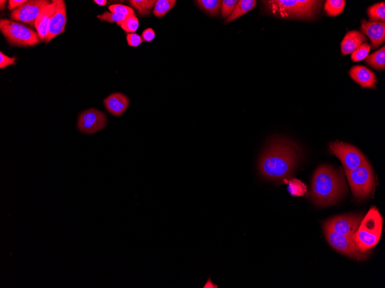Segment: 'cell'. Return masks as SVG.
<instances>
[{"label": "cell", "mask_w": 385, "mask_h": 288, "mask_svg": "<svg viewBox=\"0 0 385 288\" xmlns=\"http://www.w3.org/2000/svg\"><path fill=\"white\" fill-rule=\"evenodd\" d=\"M300 148L285 139L270 141L261 155L259 170L263 178L282 182L289 179L300 158Z\"/></svg>", "instance_id": "1"}, {"label": "cell", "mask_w": 385, "mask_h": 288, "mask_svg": "<svg viewBox=\"0 0 385 288\" xmlns=\"http://www.w3.org/2000/svg\"><path fill=\"white\" fill-rule=\"evenodd\" d=\"M347 185L342 171L322 165L314 172L311 182V197L313 202L326 207L337 202L345 195Z\"/></svg>", "instance_id": "2"}, {"label": "cell", "mask_w": 385, "mask_h": 288, "mask_svg": "<svg viewBox=\"0 0 385 288\" xmlns=\"http://www.w3.org/2000/svg\"><path fill=\"white\" fill-rule=\"evenodd\" d=\"M267 13L282 19L313 18L317 15L322 2L311 0H270L263 1Z\"/></svg>", "instance_id": "3"}, {"label": "cell", "mask_w": 385, "mask_h": 288, "mask_svg": "<svg viewBox=\"0 0 385 288\" xmlns=\"http://www.w3.org/2000/svg\"><path fill=\"white\" fill-rule=\"evenodd\" d=\"M383 218L378 209L371 207L360 223L355 241L363 252H368L378 244L381 238Z\"/></svg>", "instance_id": "4"}, {"label": "cell", "mask_w": 385, "mask_h": 288, "mask_svg": "<svg viewBox=\"0 0 385 288\" xmlns=\"http://www.w3.org/2000/svg\"><path fill=\"white\" fill-rule=\"evenodd\" d=\"M345 174L352 193L356 199H366L374 191L375 181L373 172L368 161L355 169L345 170Z\"/></svg>", "instance_id": "5"}, {"label": "cell", "mask_w": 385, "mask_h": 288, "mask_svg": "<svg viewBox=\"0 0 385 288\" xmlns=\"http://www.w3.org/2000/svg\"><path fill=\"white\" fill-rule=\"evenodd\" d=\"M0 30L12 46H34L40 42L38 33L22 24L12 20L2 19Z\"/></svg>", "instance_id": "6"}, {"label": "cell", "mask_w": 385, "mask_h": 288, "mask_svg": "<svg viewBox=\"0 0 385 288\" xmlns=\"http://www.w3.org/2000/svg\"><path fill=\"white\" fill-rule=\"evenodd\" d=\"M323 228L327 242L338 252L359 261H365L369 257L368 252L359 249L355 238L341 235L329 228Z\"/></svg>", "instance_id": "7"}, {"label": "cell", "mask_w": 385, "mask_h": 288, "mask_svg": "<svg viewBox=\"0 0 385 288\" xmlns=\"http://www.w3.org/2000/svg\"><path fill=\"white\" fill-rule=\"evenodd\" d=\"M329 151L341 160L345 170L355 169L368 161L357 148L346 143L334 142L330 143Z\"/></svg>", "instance_id": "8"}, {"label": "cell", "mask_w": 385, "mask_h": 288, "mask_svg": "<svg viewBox=\"0 0 385 288\" xmlns=\"http://www.w3.org/2000/svg\"><path fill=\"white\" fill-rule=\"evenodd\" d=\"M362 219L361 215L355 214L339 215L327 220L323 223V227L329 228L342 236L355 238Z\"/></svg>", "instance_id": "9"}, {"label": "cell", "mask_w": 385, "mask_h": 288, "mask_svg": "<svg viewBox=\"0 0 385 288\" xmlns=\"http://www.w3.org/2000/svg\"><path fill=\"white\" fill-rule=\"evenodd\" d=\"M51 3L47 0H30L12 11L11 18L16 21L35 27L36 19L40 12Z\"/></svg>", "instance_id": "10"}, {"label": "cell", "mask_w": 385, "mask_h": 288, "mask_svg": "<svg viewBox=\"0 0 385 288\" xmlns=\"http://www.w3.org/2000/svg\"><path fill=\"white\" fill-rule=\"evenodd\" d=\"M107 125V118L101 111L91 108L83 111L78 119L77 127L82 133L91 135L103 130Z\"/></svg>", "instance_id": "11"}, {"label": "cell", "mask_w": 385, "mask_h": 288, "mask_svg": "<svg viewBox=\"0 0 385 288\" xmlns=\"http://www.w3.org/2000/svg\"><path fill=\"white\" fill-rule=\"evenodd\" d=\"M56 10L49 24V30L44 42L48 43L57 36L65 31L67 22V7L63 0H54Z\"/></svg>", "instance_id": "12"}, {"label": "cell", "mask_w": 385, "mask_h": 288, "mask_svg": "<svg viewBox=\"0 0 385 288\" xmlns=\"http://www.w3.org/2000/svg\"><path fill=\"white\" fill-rule=\"evenodd\" d=\"M361 31L371 41L372 48H378L385 42V23L384 22H367L363 20Z\"/></svg>", "instance_id": "13"}, {"label": "cell", "mask_w": 385, "mask_h": 288, "mask_svg": "<svg viewBox=\"0 0 385 288\" xmlns=\"http://www.w3.org/2000/svg\"><path fill=\"white\" fill-rule=\"evenodd\" d=\"M350 76L356 83L364 88H375L376 81L375 74L363 66H355L350 71Z\"/></svg>", "instance_id": "14"}, {"label": "cell", "mask_w": 385, "mask_h": 288, "mask_svg": "<svg viewBox=\"0 0 385 288\" xmlns=\"http://www.w3.org/2000/svg\"><path fill=\"white\" fill-rule=\"evenodd\" d=\"M129 102V98L121 93H113L104 100L106 109L116 117H120L125 112Z\"/></svg>", "instance_id": "15"}, {"label": "cell", "mask_w": 385, "mask_h": 288, "mask_svg": "<svg viewBox=\"0 0 385 288\" xmlns=\"http://www.w3.org/2000/svg\"><path fill=\"white\" fill-rule=\"evenodd\" d=\"M56 10L55 4L52 2L50 5L43 8L36 19L35 27L37 31L40 40L43 41L46 38L52 17Z\"/></svg>", "instance_id": "16"}, {"label": "cell", "mask_w": 385, "mask_h": 288, "mask_svg": "<svg viewBox=\"0 0 385 288\" xmlns=\"http://www.w3.org/2000/svg\"><path fill=\"white\" fill-rule=\"evenodd\" d=\"M366 41V37L362 32L358 31L347 32L341 43L342 55H346L353 52Z\"/></svg>", "instance_id": "17"}, {"label": "cell", "mask_w": 385, "mask_h": 288, "mask_svg": "<svg viewBox=\"0 0 385 288\" xmlns=\"http://www.w3.org/2000/svg\"><path fill=\"white\" fill-rule=\"evenodd\" d=\"M257 6L255 0H240L236 4L232 14L225 20L224 24L230 23L247 14Z\"/></svg>", "instance_id": "18"}, {"label": "cell", "mask_w": 385, "mask_h": 288, "mask_svg": "<svg viewBox=\"0 0 385 288\" xmlns=\"http://www.w3.org/2000/svg\"><path fill=\"white\" fill-rule=\"evenodd\" d=\"M196 2L201 9L213 17H216L220 14L222 1H220V0H198Z\"/></svg>", "instance_id": "19"}, {"label": "cell", "mask_w": 385, "mask_h": 288, "mask_svg": "<svg viewBox=\"0 0 385 288\" xmlns=\"http://www.w3.org/2000/svg\"><path fill=\"white\" fill-rule=\"evenodd\" d=\"M383 46L377 51L367 56L365 62L367 64L378 71H383L385 68V48Z\"/></svg>", "instance_id": "20"}, {"label": "cell", "mask_w": 385, "mask_h": 288, "mask_svg": "<svg viewBox=\"0 0 385 288\" xmlns=\"http://www.w3.org/2000/svg\"><path fill=\"white\" fill-rule=\"evenodd\" d=\"M130 5L137 11L138 16L142 17L149 16L155 7L157 1L155 0H130Z\"/></svg>", "instance_id": "21"}, {"label": "cell", "mask_w": 385, "mask_h": 288, "mask_svg": "<svg viewBox=\"0 0 385 288\" xmlns=\"http://www.w3.org/2000/svg\"><path fill=\"white\" fill-rule=\"evenodd\" d=\"M282 182L288 184L287 190L293 196L301 197L306 195L308 192L306 185L301 180L287 179H284Z\"/></svg>", "instance_id": "22"}, {"label": "cell", "mask_w": 385, "mask_h": 288, "mask_svg": "<svg viewBox=\"0 0 385 288\" xmlns=\"http://www.w3.org/2000/svg\"><path fill=\"white\" fill-rule=\"evenodd\" d=\"M346 1L343 0H327L324 6V11L327 16H336L345 10Z\"/></svg>", "instance_id": "23"}, {"label": "cell", "mask_w": 385, "mask_h": 288, "mask_svg": "<svg viewBox=\"0 0 385 288\" xmlns=\"http://www.w3.org/2000/svg\"><path fill=\"white\" fill-rule=\"evenodd\" d=\"M368 14L371 22H384L385 20L384 2L374 4L368 9Z\"/></svg>", "instance_id": "24"}, {"label": "cell", "mask_w": 385, "mask_h": 288, "mask_svg": "<svg viewBox=\"0 0 385 288\" xmlns=\"http://www.w3.org/2000/svg\"><path fill=\"white\" fill-rule=\"evenodd\" d=\"M175 0H158L156 3L153 14L159 18L163 17L171 9H173L175 5Z\"/></svg>", "instance_id": "25"}, {"label": "cell", "mask_w": 385, "mask_h": 288, "mask_svg": "<svg viewBox=\"0 0 385 288\" xmlns=\"http://www.w3.org/2000/svg\"><path fill=\"white\" fill-rule=\"evenodd\" d=\"M117 26H121L122 30L127 33H134L139 27L138 19L135 15L127 16L122 22L118 24Z\"/></svg>", "instance_id": "26"}, {"label": "cell", "mask_w": 385, "mask_h": 288, "mask_svg": "<svg viewBox=\"0 0 385 288\" xmlns=\"http://www.w3.org/2000/svg\"><path fill=\"white\" fill-rule=\"evenodd\" d=\"M370 50V44L367 43H363L352 53V60L354 62H359L366 59Z\"/></svg>", "instance_id": "27"}, {"label": "cell", "mask_w": 385, "mask_h": 288, "mask_svg": "<svg viewBox=\"0 0 385 288\" xmlns=\"http://www.w3.org/2000/svg\"><path fill=\"white\" fill-rule=\"evenodd\" d=\"M97 18L102 22H107L110 23H120L126 18V16L120 14L112 12H105L103 14L98 15Z\"/></svg>", "instance_id": "28"}, {"label": "cell", "mask_w": 385, "mask_h": 288, "mask_svg": "<svg viewBox=\"0 0 385 288\" xmlns=\"http://www.w3.org/2000/svg\"><path fill=\"white\" fill-rule=\"evenodd\" d=\"M237 3L238 1L237 0H224L222 1L220 11L222 18L227 19L232 14Z\"/></svg>", "instance_id": "29"}, {"label": "cell", "mask_w": 385, "mask_h": 288, "mask_svg": "<svg viewBox=\"0 0 385 288\" xmlns=\"http://www.w3.org/2000/svg\"><path fill=\"white\" fill-rule=\"evenodd\" d=\"M109 10L112 12L124 15L126 17L130 15H135L133 8L122 5V4H114L109 7Z\"/></svg>", "instance_id": "30"}, {"label": "cell", "mask_w": 385, "mask_h": 288, "mask_svg": "<svg viewBox=\"0 0 385 288\" xmlns=\"http://www.w3.org/2000/svg\"><path fill=\"white\" fill-rule=\"evenodd\" d=\"M126 40L129 46L133 47H137L144 42L142 37L136 33H131L127 35Z\"/></svg>", "instance_id": "31"}, {"label": "cell", "mask_w": 385, "mask_h": 288, "mask_svg": "<svg viewBox=\"0 0 385 288\" xmlns=\"http://www.w3.org/2000/svg\"><path fill=\"white\" fill-rule=\"evenodd\" d=\"M15 57H11L4 54L3 52H0V68L4 69L8 66L15 63Z\"/></svg>", "instance_id": "32"}, {"label": "cell", "mask_w": 385, "mask_h": 288, "mask_svg": "<svg viewBox=\"0 0 385 288\" xmlns=\"http://www.w3.org/2000/svg\"><path fill=\"white\" fill-rule=\"evenodd\" d=\"M156 36L155 32L153 28H147L142 33V38L143 40L147 42H150L153 41Z\"/></svg>", "instance_id": "33"}, {"label": "cell", "mask_w": 385, "mask_h": 288, "mask_svg": "<svg viewBox=\"0 0 385 288\" xmlns=\"http://www.w3.org/2000/svg\"><path fill=\"white\" fill-rule=\"evenodd\" d=\"M27 2L26 0H10L8 2V9L14 11Z\"/></svg>", "instance_id": "34"}, {"label": "cell", "mask_w": 385, "mask_h": 288, "mask_svg": "<svg viewBox=\"0 0 385 288\" xmlns=\"http://www.w3.org/2000/svg\"><path fill=\"white\" fill-rule=\"evenodd\" d=\"M215 288V287H218V286L214 284V283H212L211 279L210 278H209L208 280L207 281L206 284L204 286V288Z\"/></svg>", "instance_id": "35"}, {"label": "cell", "mask_w": 385, "mask_h": 288, "mask_svg": "<svg viewBox=\"0 0 385 288\" xmlns=\"http://www.w3.org/2000/svg\"><path fill=\"white\" fill-rule=\"evenodd\" d=\"M93 2L100 6H105L107 4V1H106V0H95Z\"/></svg>", "instance_id": "36"}, {"label": "cell", "mask_w": 385, "mask_h": 288, "mask_svg": "<svg viewBox=\"0 0 385 288\" xmlns=\"http://www.w3.org/2000/svg\"><path fill=\"white\" fill-rule=\"evenodd\" d=\"M6 3H7V1H6V0H4V1H3V0H1V1H0V10H1V11H3L4 9H5Z\"/></svg>", "instance_id": "37"}]
</instances>
